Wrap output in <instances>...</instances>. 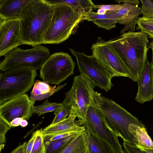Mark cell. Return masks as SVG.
Returning a JSON list of instances; mask_svg holds the SVG:
<instances>
[{
  "label": "cell",
  "mask_w": 153,
  "mask_h": 153,
  "mask_svg": "<svg viewBox=\"0 0 153 153\" xmlns=\"http://www.w3.org/2000/svg\"><path fill=\"white\" fill-rule=\"evenodd\" d=\"M83 124L91 135L102 139L108 143L113 153H125L118 137L108 127L100 111L92 104L88 108Z\"/></svg>",
  "instance_id": "10"
},
{
  "label": "cell",
  "mask_w": 153,
  "mask_h": 153,
  "mask_svg": "<svg viewBox=\"0 0 153 153\" xmlns=\"http://www.w3.org/2000/svg\"><path fill=\"white\" fill-rule=\"evenodd\" d=\"M84 132L90 153H113L111 146L106 141L100 138L92 136L87 129Z\"/></svg>",
  "instance_id": "20"
},
{
  "label": "cell",
  "mask_w": 153,
  "mask_h": 153,
  "mask_svg": "<svg viewBox=\"0 0 153 153\" xmlns=\"http://www.w3.org/2000/svg\"><path fill=\"white\" fill-rule=\"evenodd\" d=\"M91 104L101 112L107 125L118 137L133 145H139L135 137L130 132L129 125L133 124L146 127L138 118L112 100L93 91Z\"/></svg>",
  "instance_id": "3"
},
{
  "label": "cell",
  "mask_w": 153,
  "mask_h": 153,
  "mask_svg": "<svg viewBox=\"0 0 153 153\" xmlns=\"http://www.w3.org/2000/svg\"><path fill=\"white\" fill-rule=\"evenodd\" d=\"M12 127L10 123L0 117V152L4 148L6 142L5 135Z\"/></svg>",
  "instance_id": "29"
},
{
  "label": "cell",
  "mask_w": 153,
  "mask_h": 153,
  "mask_svg": "<svg viewBox=\"0 0 153 153\" xmlns=\"http://www.w3.org/2000/svg\"><path fill=\"white\" fill-rule=\"evenodd\" d=\"M75 65L68 53H55L40 69V77L45 82L59 85L74 74Z\"/></svg>",
  "instance_id": "9"
},
{
  "label": "cell",
  "mask_w": 153,
  "mask_h": 153,
  "mask_svg": "<svg viewBox=\"0 0 153 153\" xmlns=\"http://www.w3.org/2000/svg\"><path fill=\"white\" fill-rule=\"evenodd\" d=\"M33 0H0V21L19 18L25 7Z\"/></svg>",
  "instance_id": "16"
},
{
  "label": "cell",
  "mask_w": 153,
  "mask_h": 153,
  "mask_svg": "<svg viewBox=\"0 0 153 153\" xmlns=\"http://www.w3.org/2000/svg\"><path fill=\"white\" fill-rule=\"evenodd\" d=\"M107 11L104 9L99 8L97 13L99 14H104L106 13Z\"/></svg>",
  "instance_id": "37"
},
{
  "label": "cell",
  "mask_w": 153,
  "mask_h": 153,
  "mask_svg": "<svg viewBox=\"0 0 153 153\" xmlns=\"http://www.w3.org/2000/svg\"><path fill=\"white\" fill-rule=\"evenodd\" d=\"M27 142L23 143L14 149L10 153H25Z\"/></svg>",
  "instance_id": "34"
},
{
  "label": "cell",
  "mask_w": 153,
  "mask_h": 153,
  "mask_svg": "<svg viewBox=\"0 0 153 153\" xmlns=\"http://www.w3.org/2000/svg\"><path fill=\"white\" fill-rule=\"evenodd\" d=\"M59 153H90L85 139L84 131L78 134Z\"/></svg>",
  "instance_id": "21"
},
{
  "label": "cell",
  "mask_w": 153,
  "mask_h": 153,
  "mask_svg": "<svg viewBox=\"0 0 153 153\" xmlns=\"http://www.w3.org/2000/svg\"><path fill=\"white\" fill-rule=\"evenodd\" d=\"M36 131L32 134V136L27 143L25 149V153H30L36 136Z\"/></svg>",
  "instance_id": "33"
},
{
  "label": "cell",
  "mask_w": 153,
  "mask_h": 153,
  "mask_svg": "<svg viewBox=\"0 0 153 153\" xmlns=\"http://www.w3.org/2000/svg\"><path fill=\"white\" fill-rule=\"evenodd\" d=\"M67 83L51 86L48 83L39 80L35 81L29 98L32 100H41L52 95L62 88Z\"/></svg>",
  "instance_id": "19"
},
{
  "label": "cell",
  "mask_w": 153,
  "mask_h": 153,
  "mask_svg": "<svg viewBox=\"0 0 153 153\" xmlns=\"http://www.w3.org/2000/svg\"><path fill=\"white\" fill-rule=\"evenodd\" d=\"M143 16L153 17V12L144 14Z\"/></svg>",
  "instance_id": "39"
},
{
  "label": "cell",
  "mask_w": 153,
  "mask_h": 153,
  "mask_svg": "<svg viewBox=\"0 0 153 153\" xmlns=\"http://www.w3.org/2000/svg\"><path fill=\"white\" fill-rule=\"evenodd\" d=\"M122 6V4L110 5H96V8H102L107 11H117L120 9Z\"/></svg>",
  "instance_id": "32"
},
{
  "label": "cell",
  "mask_w": 153,
  "mask_h": 153,
  "mask_svg": "<svg viewBox=\"0 0 153 153\" xmlns=\"http://www.w3.org/2000/svg\"><path fill=\"white\" fill-rule=\"evenodd\" d=\"M36 70L30 69L9 70L0 75V105L27 92L33 85Z\"/></svg>",
  "instance_id": "7"
},
{
  "label": "cell",
  "mask_w": 153,
  "mask_h": 153,
  "mask_svg": "<svg viewBox=\"0 0 153 153\" xmlns=\"http://www.w3.org/2000/svg\"><path fill=\"white\" fill-rule=\"evenodd\" d=\"M28 124V123L26 119H22L21 121L20 126L23 127L27 126Z\"/></svg>",
  "instance_id": "36"
},
{
  "label": "cell",
  "mask_w": 153,
  "mask_h": 153,
  "mask_svg": "<svg viewBox=\"0 0 153 153\" xmlns=\"http://www.w3.org/2000/svg\"><path fill=\"white\" fill-rule=\"evenodd\" d=\"M53 5H66L74 7L84 11L85 13L96 9V5L90 0H47Z\"/></svg>",
  "instance_id": "22"
},
{
  "label": "cell",
  "mask_w": 153,
  "mask_h": 153,
  "mask_svg": "<svg viewBox=\"0 0 153 153\" xmlns=\"http://www.w3.org/2000/svg\"><path fill=\"white\" fill-rule=\"evenodd\" d=\"M63 106L62 103L51 102L47 98L42 104L34 106L32 110L33 114H37L39 116L45 113L53 111L56 112Z\"/></svg>",
  "instance_id": "25"
},
{
  "label": "cell",
  "mask_w": 153,
  "mask_h": 153,
  "mask_svg": "<svg viewBox=\"0 0 153 153\" xmlns=\"http://www.w3.org/2000/svg\"><path fill=\"white\" fill-rule=\"evenodd\" d=\"M76 117L74 115L70 114L64 120L54 124H50L45 128L42 131L44 139L52 137L61 133L85 128L84 126H80L79 121L75 120Z\"/></svg>",
  "instance_id": "17"
},
{
  "label": "cell",
  "mask_w": 153,
  "mask_h": 153,
  "mask_svg": "<svg viewBox=\"0 0 153 153\" xmlns=\"http://www.w3.org/2000/svg\"><path fill=\"white\" fill-rule=\"evenodd\" d=\"M91 49L92 55L115 76L129 77V71L108 41L98 37Z\"/></svg>",
  "instance_id": "11"
},
{
  "label": "cell",
  "mask_w": 153,
  "mask_h": 153,
  "mask_svg": "<svg viewBox=\"0 0 153 153\" xmlns=\"http://www.w3.org/2000/svg\"><path fill=\"white\" fill-rule=\"evenodd\" d=\"M49 49L39 45L27 50L16 47L4 56L0 63L2 71L22 69H40L51 56Z\"/></svg>",
  "instance_id": "6"
},
{
  "label": "cell",
  "mask_w": 153,
  "mask_h": 153,
  "mask_svg": "<svg viewBox=\"0 0 153 153\" xmlns=\"http://www.w3.org/2000/svg\"><path fill=\"white\" fill-rule=\"evenodd\" d=\"M78 134L70 136L56 140L44 141L46 153H59Z\"/></svg>",
  "instance_id": "24"
},
{
  "label": "cell",
  "mask_w": 153,
  "mask_h": 153,
  "mask_svg": "<svg viewBox=\"0 0 153 153\" xmlns=\"http://www.w3.org/2000/svg\"><path fill=\"white\" fill-rule=\"evenodd\" d=\"M53 5V13L43 37V44H59L66 40L76 33L79 24L84 20L85 12L76 7Z\"/></svg>",
  "instance_id": "4"
},
{
  "label": "cell",
  "mask_w": 153,
  "mask_h": 153,
  "mask_svg": "<svg viewBox=\"0 0 153 153\" xmlns=\"http://www.w3.org/2000/svg\"><path fill=\"white\" fill-rule=\"evenodd\" d=\"M24 119L22 118L18 117L13 119L10 123L12 127H16L20 125L21 121Z\"/></svg>",
  "instance_id": "35"
},
{
  "label": "cell",
  "mask_w": 153,
  "mask_h": 153,
  "mask_svg": "<svg viewBox=\"0 0 153 153\" xmlns=\"http://www.w3.org/2000/svg\"><path fill=\"white\" fill-rule=\"evenodd\" d=\"M21 44L19 18L0 21V56Z\"/></svg>",
  "instance_id": "13"
},
{
  "label": "cell",
  "mask_w": 153,
  "mask_h": 153,
  "mask_svg": "<svg viewBox=\"0 0 153 153\" xmlns=\"http://www.w3.org/2000/svg\"><path fill=\"white\" fill-rule=\"evenodd\" d=\"M84 20L92 22L98 27L110 30L116 26L118 23L116 11H107L104 14H99L91 11L85 14Z\"/></svg>",
  "instance_id": "18"
},
{
  "label": "cell",
  "mask_w": 153,
  "mask_h": 153,
  "mask_svg": "<svg viewBox=\"0 0 153 153\" xmlns=\"http://www.w3.org/2000/svg\"><path fill=\"white\" fill-rule=\"evenodd\" d=\"M95 86L91 80L80 74L74 77L71 88L65 93L62 103L71 110L70 114L78 118L80 125L85 120L87 111L91 104V92Z\"/></svg>",
  "instance_id": "5"
},
{
  "label": "cell",
  "mask_w": 153,
  "mask_h": 153,
  "mask_svg": "<svg viewBox=\"0 0 153 153\" xmlns=\"http://www.w3.org/2000/svg\"><path fill=\"white\" fill-rule=\"evenodd\" d=\"M136 24L137 30L146 33L148 38L153 39V17L144 16L139 17Z\"/></svg>",
  "instance_id": "26"
},
{
  "label": "cell",
  "mask_w": 153,
  "mask_h": 153,
  "mask_svg": "<svg viewBox=\"0 0 153 153\" xmlns=\"http://www.w3.org/2000/svg\"><path fill=\"white\" fill-rule=\"evenodd\" d=\"M142 14L153 12V0H140Z\"/></svg>",
  "instance_id": "31"
},
{
  "label": "cell",
  "mask_w": 153,
  "mask_h": 153,
  "mask_svg": "<svg viewBox=\"0 0 153 153\" xmlns=\"http://www.w3.org/2000/svg\"><path fill=\"white\" fill-rule=\"evenodd\" d=\"M76 58L80 74L85 75L95 86L106 92L113 86L111 79L115 75L107 69L92 55H88L84 52H78L69 48Z\"/></svg>",
  "instance_id": "8"
},
{
  "label": "cell",
  "mask_w": 153,
  "mask_h": 153,
  "mask_svg": "<svg viewBox=\"0 0 153 153\" xmlns=\"http://www.w3.org/2000/svg\"><path fill=\"white\" fill-rule=\"evenodd\" d=\"M35 102L26 94L7 100L0 105V117L10 123L18 117L28 120L33 114Z\"/></svg>",
  "instance_id": "12"
},
{
  "label": "cell",
  "mask_w": 153,
  "mask_h": 153,
  "mask_svg": "<svg viewBox=\"0 0 153 153\" xmlns=\"http://www.w3.org/2000/svg\"><path fill=\"white\" fill-rule=\"evenodd\" d=\"M137 92L135 97L137 102L143 104L153 99V65L147 61L142 74L137 82Z\"/></svg>",
  "instance_id": "15"
},
{
  "label": "cell",
  "mask_w": 153,
  "mask_h": 153,
  "mask_svg": "<svg viewBox=\"0 0 153 153\" xmlns=\"http://www.w3.org/2000/svg\"><path fill=\"white\" fill-rule=\"evenodd\" d=\"M122 146L125 153H153V149L145 148L140 145H133L123 141Z\"/></svg>",
  "instance_id": "28"
},
{
  "label": "cell",
  "mask_w": 153,
  "mask_h": 153,
  "mask_svg": "<svg viewBox=\"0 0 153 153\" xmlns=\"http://www.w3.org/2000/svg\"><path fill=\"white\" fill-rule=\"evenodd\" d=\"M71 113L70 110L67 109L64 106L59 110L54 113L55 117L51 124H53L65 119Z\"/></svg>",
  "instance_id": "30"
},
{
  "label": "cell",
  "mask_w": 153,
  "mask_h": 153,
  "mask_svg": "<svg viewBox=\"0 0 153 153\" xmlns=\"http://www.w3.org/2000/svg\"><path fill=\"white\" fill-rule=\"evenodd\" d=\"M129 129L130 132L137 139L140 146L153 149V142L148 134L146 127H142L133 124H130Z\"/></svg>",
  "instance_id": "23"
},
{
  "label": "cell",
  "mask_w": 153,
  "mask_h": 153,
  "mask_svg": "<svg viewBox=\"0 0 153 153\" xmlns=\"http://www.w3.org/2000/svg\"><path fill=\"white\" fill-rule=\"evenodd\" d=\"M115 1L119 3H123L121 8L116 11L118 23L124 25L120 33H122L128 30L134 32L139 16L142 14L141 7L138 6L140 1L137 0Z\"/></svg>",
  "instance_id": "14"
},
{
  "label": "cell",
  "mask_w": 153,
  "mask_h": 153,
  "mask_svg": "<svg viewBox=\"0 0 153 153\" xmlns=\"http://www.w3.org/2000/svg\"><path fill=\"white\" fill-rule=\"evenodd\" d=\"M140 31L125 32L108 41L129 71L128 78L133 82L139 80L147 61L148 37Z\"/></svg>",
  "instance_id": "1"
},
{
  "label": "cell",
  "mask_w": 153,
  "mask_h": 153,
  "mask_svg": "<svg viewBox=\"0 0 153 153\" xmlns=\"http://www.w3.org/2000/svg\"><path fill=\"white\" fill-rule=\"evenodd\" d=\"M149 49L151 48L152 50V62L153 65V40L151 42L149 43V47H148Z\"/></svg>",
  "instance_id": "38"
},
{
  "label": "cell",
  "mask_w": 153,
  "mask_h": 153,
  "mask_svg": "<svg viewBox=\"0 0 153 153\" xmlns=\"http://www.w3.org/2000/svg\"><path fill=\"white\" fill-rule=\"evenodd\" d=\"M42 128L37 130L35 140L30 153H46Z\"/></svg>",
  "instance_id": "27"
},
{
  "label": "cell",
  "mask_w": 153,
  "mask_h": 153,
  "mask_svg": "<svg viewBox=\"0 0 153 153\" xmlns=\"http://www.w3.org/2000/svg\"><path fill=\"white\" fill-rule=\"evenodd\" d=\"M54 6L46 0H33L23 10L19 18L21 44L34 47L43 44Z\"/></svg>",
  "instance_id": "2"
}]
</instances>
